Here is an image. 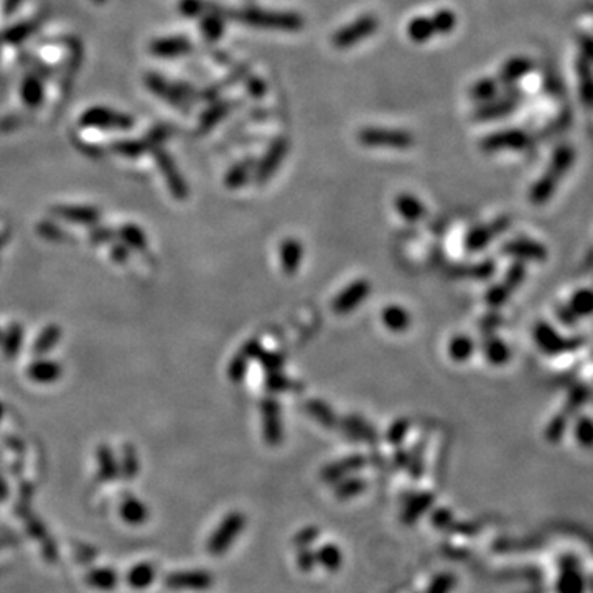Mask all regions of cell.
<instances>
[{"mask_svg":"<svg viewBox=\"0 0 593 593\" xmlns=\"http://www.w3.org/2000/svg\"><path fill=\"white\" fill-rule=\"evenodd\" d=\"M244 524L246 519L241 512H231V515L220 524V527L216 529L213 537H211L208 545L210 552L213 555H220L221 552H225L232 544V541H234V537L239 536L242 529H244Z\"/></svg>","mask_w":593,"mask_h":593,"instance_id":"cell-5","label":"cell"},{"mask_svg":"<svg viewBox=\"0 0 593 593\" xmlns=\"http://www.w3.org/2000/svg\"><path fill=\"white\" fill-rule=\"evenodd\" d=\"M210 584V575L203 574V572H182V574L168 577V585L175 587V589H206Z\"/></svg>","mask_w":593,"mask_h":593,"instance_id":"cell-15","label":"cell"},{"mask_svg":"<svg viewBox=\"0 0 593 593\" xmlns=\"http://www.w3.org/2000/svg\"><path fill=\"white\" fill-rule=\"evenodd\" d=\"M394 205H396L397 213H399L406 221H411V222L421 221L422 218H426V215H427L426 205L411 193H401L399 197L396 198Z\"/></svg>","mask_w":593,"mask_h":593,"instance_id":"cell-9","label":"cell"},{"mask_svg":"<svg viewBox=\"0 0 593 593\" xmlns=\"http://www.w3.org/2000/svg\"><path fill=\"white\" fill-rule=\"evenodd\" d=\"M261 414H262V432L264 438L269 445H279L284 438L282 419H280V406L279 402L267 397L261 402Z\"/></svg>","mask_w":593,"mask_h":593,"instance_id":"cell-6","label":"cell"},{"mask_svg":"<svg viewBox=\"0 0 593 593\" xmlns=\"http://www.w3.org/2000/svg\"><path fill=\"white\" fill-rule=\"evenodd\" d=\"M473 349L475 345L473 341H471V338H468L467 335H457L452 338V341H450L448 345V353H450V358L453 359V361H467L470 359L471 354H473Z\"/></svg>","mask_w":593,"mask_h":593,"instance_id":"cell-20","label":"cell"},{"mask_svg":"<svg viewBox=\"0 0 593 593\" xmlns=\"http://www.w3.org/2000/svg\"><path fill=\"white\" fill-rule=\"evenodd\" d=\"M247 89H249V94H251L252 98H264L266 96V91H267V86L266 83L262 81V79H259L256 76H251L247 79Z\"/></svg>","mask_w":593,"mask_h":593,"instance_id":"cell-36","label":"cell"},{"mask_svg":"<svg viewBox=\"0 0 593 593\" xmlns=\"http://www.w3.org/2000/svg\"><path fill=\"white\" fill-rule=\"evenodd\" d=\"M305 411L311 419H315L323 427L335 428L338 426V417L335 414V411H333L328 404H325L323 401H319V399L309 401L305 404Z\"/></svg>","mask_w":593,"mask_h":593,"instance_id":"cell-14","label":"cell"},{"mask_svg":"<svg viewBox=\"0 0 593 593\" xmlns=\"http://www.w3.org/2000/svg\"><path fill=\"white\" fill-rule=\"evenodd\" d=\"M371 292V285L368 280L359 279L354 280L353 284H349L348 287L336 295V299L333 300V311L338 315H346L354 309H358L359 305L363 304V300L366 299Z\"/></svg>","mask_w":593,"mask_h":593,"instance_id":"cell-7","label":"cell"},{"mask_svg":"<svg viewBox=\"0 0 593 593\" xmlns=\"http://www.w3.org/2000/svg\"><path fill=\"white\" fill-rule=\"evenodd\" d=\"M493 269H495V266H493V262H491V261L483 262V264H478V266H476L473 271H471V274H473L476 279H486L491 272H493Z\"/></svg>","mask_w":593,"mask_h":593,"instance_id":"cell-39","label":"cell"},{"mask_svg":"<svg viewBox=\"0 0 593 593\" xmlns=\"http://www.w3.org/2000/svg\"><path fill=\"white\" fill-rule=\"evenodd\" d=\"M364 463H366V458H364L363 455H351V457L341 460V462L333 463L330 465V467H326L325 470H323L321 478L325 481L341 480L343 476H346L349 473H353V471L363 468Z\"/></svg>","mask_w":593,"mask_h":593,"instance_id":"cell-11","label":"cell"},{"mask_svg":"<svg viewBox=\"0 0 593 593\" xmlns=\"http://www.w3.org/2000/svg\"><path fill=\"white\" fill-rule=\"evenodd\" d=\"M455 585L453 575H440L428 589V593H448Z\"/></svg>","mask_w":593,"mask_h":593,"instance_id":"cell-35","label":"cell"},{"mask_svg":"<svg viewBox=\"0 0 593 593\" xmlns=\"http://www.w3.org/2000/svg\"><path fill=\"white\" fill-rule=\"evenodd\" d=\"M257 359L261 361L262 366L269 371V373H277V371L282 369L285 363L284 354L271 353V351H266V349H262V351L259 353Z\"/></svg>","mask_w":593,"mask_h":593,"instance_id":"cell-31","label":"cell"},{"mask_svg":"<svg viewBox=\"0 0 593 593\" xmlns=\"http://www.w3.org/2000/svg\"><path fill=\"white\" fill-rule=\"evenodd\" d=\"M203 33L210 41H215L221 38V35L225 33V22H222L220 14H210L208 17L203 20Z\"/></svg>","mask_w":593,"mask_h":593,"instance_id":"cell-27","label":"cell"},{"mask_svg":"<svg viewBox=\"0 0 593 593\" xmlns=\"http://www.w3.org/2000/svg\"><path fill=\"white\" fill-rule=\"evenodd\" d=\"M190 48H192V45H190L187 38H172L160 41V43L157 45V51L163 56L183 55V53H187Z\"/></svg>","mask_w":593,"mask_h":593,"instance_id":"cell-26","label":"cell"},{"mask_svg":"<svg viewBox=\"0 0 593 593\" xmlns=\"http://www.w3.org/2000/svg\"><path fill=\"white\" fill-rule=\"evenodd\" d=\"M205 4L201 0H183L182 2V12L187 14L188 17H198L203 14Z\"/></svg>","mask_w":593,"mask_h":593,"instance_id":"cell-37","label":"cell"},{"mask_svg":"<svg viewBox=\"0 0 593 593\" xmlns=\"http://www.w3.org/2000/svg\"><path fill=\"white\" fill-rule=\"evenodd\" d=\"M409 428H411L409 421H406V419L396 421L388 430V440L394 445L402 443V440H404L407 435V432H409Z\"/></svg>","mask_w":593,"mask_h":593,"instance_id":"cell-33","label":"cell"},{"mask_svg":"<svg viewBox=\"0 0 593 593\" xmlns=\"http://www.w3.org/2000/svg\"><path fill=\"white\" fill-rule=\"evenodd\" d=\"M315 536H319V531H316V529H305V531H301L299 536H296V544H300V545H304V544H309V542H311V539H314Z\"/></svg>","mask_w":593,"mask_h":593,"instance_id":"cell-42","label":"cell"},{"mask_svg":"<svg viewBox=\"0 0 593 593\" xmlns=\"http://www.w3.org/2000/svg\"><path fill=\"white\" fill-rule=\"evenodd\" d=\"M256 160L254 158H246V160L237 162L236 165L231 167V170L226 175V185L230 188H241L247 183V180L252 177L256 170Z\"/></svg>","mask_w":593,"mask_h":593,"instance_id":"cell-16","label":"cell"},{"mask_svg":"<svg viewBox=\"0 0 593 593\" xmlns=\"http://www.w3.org/2000/svg\"><path fill=\"white\" fill-rule=\"evenodd\" d=\"M266 388L271 391V393H282V391L292 389V381H290L287 376L280 373V371H277V373H269L266 379Z\"/></svg>","mask_w":593,"mask_h":593,"instance_id":"cell-32","label":"cell"},{"mask_svg":"<svg viewBox=\"0 0 593 593\" xmlns=\"http://www.w3.org/2000/svg\"><path fill=\"white\" fill-rule=\"evenodd\" d=\"M432 501H433V497H432V495H428V493H422V495H417L416 497H412V500L407 502L404 515H402L404 522H407V524L414 522L423 511H427L428 507H430Z\"/></svg>","mask_w":593,"mask_h":593,"instance_id":"cell-21","label":"cell"},{"mask_svg":"<svg viewBox=\"0 0 593 593\" xmlns=\"http://www.w3.org/2000/svg\"><path fill=\"white\" fill-rule=\"evenodd\" d=\"M524 144H526V137H524L522 132L505 130L485 137V139L481 140V148H483L485 152H496L502 150V148H519Z\"/></svg>","mask_w":593,"mask_h":593,"instance_id":"cell-8","label":"cell"},{"mask_svg":"<svg viewBox=\"0 0 593 593\" xmlns=\"http://www.w3.org/2000/svg\"><path fill=\"white\" fill-rule=\"evenodd\" d=\"M506 225L502 226H480L475 227L468 232L467 239H465V247H467L468 252H478L480 249H483L493 237L495 231H502Z\"/></svg>","mask_w":593,"mask_h":593,"instance_id":"cell-17","label":"cell"},{"mask_svg":"<svg viewBox=\"0 0 593 593\" xmlns=\"http://www.w3.org/2000/svg\"><path fill=\"white\" fill-rule=\"evenodd\" d=\"M234 105H236L234 100H225V103L216 104L210 110H206V114L203 115V129L215 127L226 114H230L231 110L234 109Z\"/></svg>","mask_w":593,"mask_h":593,"instance_id":"cell-24","label":"cell"},{"mask_svg":"<svg viewBox=\"0 0 593 593\" xmlns=\"http://www.w3.org/2000/svg\"><path fill=\"white\" fill-rule=\"evenodd\" d=\"M315 562H316V557H315L314 554L309 552V550H306V549L305 550L304 549L300 550V554H299V565H300L301 570H305V572L311 570V567H314Z\"/></svg>","mask_w":593,"mask_h":593,"instance_id":"cell-38","label":"cell"},{"mask_svg":"<svg viewBox=\"0 0 593 593\" xmlns=\"http://www.w3.org/2000/svg\"><path fill=\"white\" fill-rule=\"evenodd\" d=\"M301 256H304V247L294 237H289L280 246V262H282V271L287 275H292L299 271Z\"/></svg>","mask_w":593,"mask_h":593,"instance_id":"cell-10","label":"cell"},{"mask_svg":"<svg viewBox=\"0 0 593 593\" xmlns=\"http://www.w3.org/2000/svg\"><path fill=\"white\" fill-rule=\"evenodd\" d=\"M516 103L512 99H500V100H488V103H483L478 109L473 113V118L480 123H485V120H495L496 118H502V115L510 114L512 109H515Z\"/></svg>","mask_w":593,"mask_h":593,"instance_id":"cell-12","label":"cell"},{"mask_svg":"<svg viewBox=\"0 0 593 593\" xmlns=\"http://www.w3.org/2000/svg\"><path fill=\"white\" fill-rule=\"evenodd\" d=\"M341 427L345 428V432L349 437L354 438V440H363L369 443H374L376 440H378V435H376L374 428L371 427L369 423L364 422L361 417L349 416L346 417V419L341 421Z\"/></svg>","mask_w":593,"mask_h":593,"instance_id":"cell-13","label":"cell"},{"mask_svg":"<svg viewBox=\"0 0 593 593\" xmlns=\"http://www.w3.org/2000/svg\"><path fill=\"white\" fill-rule=\"evenodd\" d=\"M364 490H366V481L361 478H353L338 486L335 493L338 497H341V500H346V497H353L363 493Z\"/></svg>","mask_w":593,"mask_h":593,"instance_id":"cell-30","label":"cell"},{"mask_svg":"<svg viewBox=\"0 0 593 593\" xmlns=\"http://www.w3.org/2000/svg\"><path fill=\"white\" fill-rule=\"evenodd\" d=\"M232 19L239 20L241 24L259 30H271V31H300L304 29L305 20L296 12H285V10H266L257 7H247L242 10H236L232 14Z\"/></svg>","mask_w":593,"mask_h":593,"instance_id":"cell-1","label":"cell"},{"mask_svg":"<svg viewBox=\"0 0 593 593\" xmlns=\"http://www.w3.org/2000/svg\"><path fill=\"white\" fill-rule=\"evenodd\" d=\"M485 354H486V359H488V361H491L493 364L505 363L507 356H510V353H507V348L502 345V341H497V340L486 341Z\"/></svg>","mask_w":593,"mask_h":593,"instance_id":"cell-29","label":"cell"},{"mask_svg":"<svg viewBox=\"0 0 593 593\" xmlns=\"http://www.w3.org/2000/svg\"><path fill=\"white\" fill-rule=\"evenodd\" d=\"M379 29V19L376 15H363L356 20H353L351 24L341 26L340 30H336L331 36V45L335 46L336 50H348L361 43L363 40L373 36Z\"/></svg>","mask_w":593,"mask_h":593,"instance_id":"cell-3","label":"cell"},{"mask_svg":"<svg viewBox=\"0 0 593 593\" xmlns=\"http://www.w3.org/2000/svg\"><path fill=\"white\" fill-rule=\"evenodd\" d=\"M527 70H529V63L526 60H522V58H516V60H511L506 63L500 76L502 79V83H512L521 78L522 74H526Z\"/></svg>","mask_w":593,"mask_h":593,"instance_id":"cell-25","label":"cell"},{"mask_svg":"<svg viewBox=\"0 0 593 593\" xmlns=\"http://www.w3.org/2000/svg\"><path fill=\"white\" fill-rule=\"evenodd\" d=\"M505 299H506V290L502 287L491 289L488 295H486V300H488L491 305H500Z\"/></svg>","mask_w":593,"mask_h":593,"instance_id":"cell-40","label":"cell"},{"mask_svg":"<svg viewBox=\"0 0 593 593\" xmlns=\"http://www.w3.org/2000/svg\"><path fill=\"white\" fill-rule=\"evenodd\" d=\"M359 144L369 148H389V150H407L414 147L416 137L404 129L391 127H363L358 132Z\"/></svg>","mask_w":593,"mask_h":593,"instance_id":"cell-2","label":"cell"},{"mask_svg":"<svg viewBox=\"0 0 593 593\" xmlns=\"http://www.w3.org/2000/svg\"><path fill=\"white\" fill-rule=\"evenodd\" d=\"M497 84L493 78H481L470 88V98L478 103H488L496 96Z\"/></svg>","mask_w":593,"mask_h":593,"instance_id":"cell-23","label":"cell"},{"mask_svg":"<svg viewBox=\"0 0 593 593\" xmlns=\"http://www.w3.org/2000/svg\"><path fill=\"white\" fill-rule=\"evenodd\" d=\"M287 152L289 140L285 139V137H275L271 144H269L264 157L256 163V170H254V180H256V183H267L284 163V158L287 155Z\"/></svg>","mask_w":593,"mask_h":593,"instance_id":"cell-4","label":"cell"},{"mask_svg":"<svg viewBox=\"0 0 593 593\" xmlns=\"http://www.w3.org/2000/svg\"><path fill=\"white\" fill-rule=\"evenodd\" d=\"M316 560H319L321 565H325V569L336 570L341 565V554L335 545H325V547H321L319 554H316Z\"/></svg>","mask_w":593,"mask_h":593,"instance_id":"cell-28","label":"cell"},{"mask_svg":"<svg viewBox=\"0 0 593 593\" xmlns=\"http://www.w3.org/2000/svg\"><path fill=\"white\" fill-rule=\"evenodd\" d=\"M383 321L393 333H404L411 326V315L399 305L386 306Z\"/></svg>","mask_w":593,"mask_h":593,"instance_id":"cell-18","label":"cell"},{"mask_svg":"<svg viewBox=\"0 0 593 593\" xmlns=\"http://www.w3.org/2000/svg\"><path fill=\"white\" fill-rule=\"evenodd\" d=\"M407 36H409V38L417 45L430 41L432 36H435V30H433L432 20L427 17L412 19L409 25H407Z\"/></svg>","mask_w":593,"mask_h":593,"instance_id":"cell-19","label":"cell"},{"mask_svg":"<svg viewBox=\"0 0 593 593\" xmlns=\"http://www.w3.org/2000/svg\"><path fill=\"white\" fill-rule=\"evenodd\" d=\"M247 361L249 359L242 353L239 354V356H236L234 359H232L231 366H230V376L232 381H237V383H239V381L244 378V374L247 371Z\"/></svg>","mask_w":593,"mask_h":593,"instance_id":"cell-34","label":"cell"},{"mask_svg":"<svg viewBox=\"0 0 593 593\" xmlns=\"http://www.w3.org/2000/svg\"><path fill=\"white\" fill-rule=\"evenodd\" d=\"M433 524H437L438 527H443V526H448L450 521H452V515L447 510H438L435 515L432 517Z\"/></svg>","mask_w":593,"mask_h":593,"instance_id":"cell-41","label":"cell"},{"mask_svg":"<svg viewBox=\"0 0 593 593\" xmlns=\"http://www.w3.org/2000/svg\"><path fill=\"white\" fill-rule=\"evenodd\" d=\"M432 20V25H433V30H435V35H448L452 33L455 30V26H457V15H455L453 10L450 9H440L437 10L435 15L430 19Z\"/></svg>","mask_w":593,"mask_h":593,"instance_id":"cell-22","label":"cell"}]
</instances>
